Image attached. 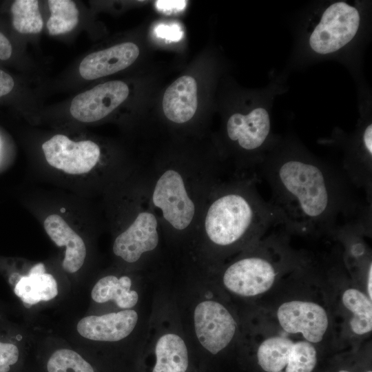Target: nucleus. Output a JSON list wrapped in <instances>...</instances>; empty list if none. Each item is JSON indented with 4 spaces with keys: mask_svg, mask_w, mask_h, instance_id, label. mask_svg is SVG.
<instances>
[{
    "mask_svg": "<svg viewBox=\"0 0 372 372\" xmlns=\"http://www.w3.org/2000/svg\"><path fill=\"white\" fill-rule=\"evenodd\" d=\"M258 176L269 185V201L287 233L333 234L342 218H355L366 205L355 196L342 169L307 156H265Z\"/></svg>",
    "mask_w": 372,
    "mask_h": 372,
    "instance_id": "nucleus-1",
    "label": "nucleus"
},
{
    "mask_svg": "<svg viewBox=\"0 0 372 372\" xmlns=\"http://www.w3.org/2000/svg\"><path fill=\"white\" fill-rule=\"evenodd\" d=\"M255 180L231 176L211 191L196 230L213 247L232 249L252 245L273 226L277 210L260 195Z\"/></svg>",
    "mask_w": 372,
    "mask_h": 372,
    "instance_id": "nucleus-2",
    "label": "nucleus"
},
{
    "mask_svg": "<svg viewBox=\"0 0 372 372\" xmlns=\"http://www.w3.org/2000/svg\"><path fill=\"white\" fill-rule=\"evenodd\" d=\"M216 164L171 161L158 164L146 174L150 203L162 231L195 234L206 200L220 182Z\"/></svg>",
    "mask_w": 372,
    "mask_h": 372,
    "instance_id": "nucleus-3",
    "label": "nucleus"
},
{
    "mask_svg": "<svg viewBox=\"0 0 372 372\" xmlns=\"http://www.w3.org/2000/svg\"><path fill=\"white\" fill-rule=\"evenodd\" d=\"M123 202L112 251L123 261L133 264L157 249L163 231L150 203L145 176L136 179Z\"/></svg>",
    "mask_w": 372,
    "mask_h": 372,
    "instance_id": "nucleus-4",
    "label": "nucleus"
},
{
    "mask_svg": "<svg viewBox=\"0 0 372 372\" xmlns=\"http://www.w3.org/2000/svg\"><path fill=\"white\" fill-rule=\"evenodd\" d=\"M273 234L256 242V248L229 264L223 275V282L231 292L244 297L260 295L274 284L280 267L289 262L286 249L287 235Z\"/></svg>",
    "mask_w": 372,
    "mask_h": 372,
    "instance_id": "nucleus-5",
    "label": "nucleus"
},
{
    "mask_svg": "<svg viewBox=\"0 0 372 372\" xmlns=\"http://www.w3.org/2000/svg\"><path fill=\"white\" fill-rule=\"evenodd\" d=\"M360 24L356 8L345 2L331 5L309 38L311 48L320 54L334 52L347 44L355 35Z\"/></svg>",
    "mask_w": 372,
    "mask_h": 372,
    "instance_id": "nucleus-6",
    "label": "nucleus"
},
{
    "mask_svg": "<svg viewBox=\"0 0 372 372\" xmlns=\"http://www.w3.org/2000/svg\"><path fill=\"white\" fill-rule=\"evenodd\" d=\"M47 163L65 174L78 175L92 172L101 160L100 147L92 141H74L56 134L42 144Z\"/></svg>",
    "mask_w": 372,
    "mask_h": 372,
    "instance_id": "nucleus-7",
    "label": "nucleus"
},
{
    "mask_svg": "<svg viewBox=\"0 0 372 372\" xmlns=\"http://www.w3.org/2000/svg\"><path fill=\"white\" fill-rule=\"evenodd\" d=\"M270 127L269 114L262 107L256 108L246 115L240 113L233 114L226 123L227 136L230 141L236 143L241 152L248 154L249 175L258 182L259 180L251 171L249 154H251L252 165L258 175L262 162L256 154L259 153L260 155L259 150L264 146L269 136Z\"/></svg>",
    "mask_w": 372,
    "mask_h": 372,
    "instance_id": "nucleus-8",
    "label": "nucleus"
},
{
    "mask_svg": "<svg viewBox=\"0 0 372 372\" xmlns=\"http://www.w3.org/2000/svg\"><path fill=\"white\" fill-rule=\"evenodd\" d=\"M194 321L199 342L212 354L225 349L236 331V322L230 312L214 300L203 301L196 307Z\"/></svg>",
    "mask_w": 372,
    "mask_h": 372,
    "instance_id": "nucleus-9",
    "label": "nucleus"
},
{
    "mask_svg": "<svg viewBox=\"0 0 372 372\" xmlns=\"http://www.w3.org/2000/svg\"><path fill=\"white\" fill-rule=\"evenodd\" d=\"M129 87L121 81H111L76 95L72 101L70 112L83 123L99 121L119 106L127 98Z\"/></svg>",
    "mask_w": 372,
    "mask_h": 372,
    "instance_id": "nucleus-10",
    "label": "nucleus"
},
{
    "mask_svg": "<svg viewBox=\"0 0 372 372\" xmlns=\"http://www.w3.org/2000/svg\"><path fill=\"white\" fill-rule=\"evenodd\" d=\"M277 318L280 327L287 333H301L310 343L322 341L329 325L325 309L320 304L309 301L284 302L278 309Z\"/></svg>",
    "mask_w": 372,
    "mask_h": 372,
    "instance_id": "nucleus-11",
    "label": "nucleus"
},
{
    "mask_svg": "<svg viewBox=\"0 0 372 372\" xmlns=\"http://www.w3.org/2000/svg\"><path fill=\"white\" fill-rule=\"evenodd\" d=\"M138 314L132 309L101 316H87L77 323L76 330L83 338L100 342H116L127 337L135 328Z\"/></svg>",
    "mask_w": 372,
    "mask_h": 372,
    "instance_id": "nucleus-12",
    "label": "nucleus"
},
{
    "mask_svg": "<svg viewBox=\"0 0 372 372\" xmlns=\"http://www.w3.org/2000/svg\"><path fill=\"white\" fill-rule=\"evenodd\" d=\"M138 55L136 44L122 43L86 56L80 63L79 73L86 80L105 76L127 68Z\"/></svg>",
    "mask_w": 372,
    "mask_h": 372,
    "instance_id": "nucleus-13",
    "label": "nucleus"
},
{
    "mask_svg": "<svg viewBox=\"0 0 372 372\" xmlns=\"http://www.w3.org/2000/svg\"><path fill=\"white\" fill-rule=\"evenodd\" d=\"M6 275L14 293L25 306L51 300L58 295L56 280L45 273L42 263L34 265L28 275L13 270H6Z\"/></svg>",
    "mask_w": 372,
    "mask_h": 372,
    "instance_id": "nucleus-14",
    "label": "nucleus"
},
{
    "mask_svg": "<svg viewBox=\"0 0 372 372\" xmlns=\"http://www.w3.org/2000/svg\"><path fill=\"white\" fill-rule=\"evenodd\" d=\"M43 227L50 239L58 246L65 247L62 268L69 273H74L83 265L87 250L83 238L60 215H48L43 221Z\"/></svg>",
    "mask_w": 372,
    "mask_h": 372,
    "instance_id": "nucleus-15",
    "label": "nucleus"
},
{
    "mask_svg": "<svg viewBox=\"0 0 372 372\" xmlns=\"http://www.w3.org/2000/svg\"><path fill=\"white\" fill-rule=\"evenodd\" d=\"M198 106L197 83L189 75L179 77L165 90L163 110L166 118L176 124H183L194 116Z\"/></svg>",
    "mask_w": 372,
    "mask_h": 372,
    "instance_id": "nucleus-16",
    "label": "nucleus"
},
{
    "mask_svg": "<svg viewBox=\"0 0 372 372\" xmlns=\"http://www.w3.org/2000/svg\"><path fill=\"white\" fill-rule=\"evenodd\" d=\"M132 280L127 276L120 278L114 275H107L99 279L91 291L92 300L98 303L113 300L122 309H129L134 307L138 295L131 289Z\"/></svg>",
    "mask_w": 372,
    "mask_h": 372,
    "instance_id": "nucleus-17",
    "label": "nucleus"
},
{
    "mask_svg": "<svg viewBox=\"0 0 372 372\" xmlns=\"http://www.w3.org/2000/svg\"><path fill=\"white\" fill-rule=\"evenodd\" d=\"M156 364L152 372H185L188 353L184 340L174 333L162 335L155 347Z\"/></svg>",
    "mask_w": 372,
    "mask_h": 372,
    "instance_id": "nucleus-18",
    "label": "nucleus"
},
{
    "mask_svg": "<svg viewBox=\"0 0 372 372\" xmlns=\"http://www.w3.org/2000/svg\"><path fill=\"white\" fill-rule=\"evenodd\" d=\"M342 300L344 306L353 314L350 320L352 331L357 335H364L371 331V300L361 291L349 288L343 293Z\"/></svg>",
    "mask_w": 372,
    "mask_h": 372,
    "instance_id": "nucleus-19",
    "label": "nucleus"
},
{
    "mask_svg": "<svg viewBox=\"0 0 372 372\" xmlns=\"http://www.w3.org/2000/svg\"><path fill=\"white\" fill-rule=\"evenodd\" d=\"M293 342L282 336L265 340L257 351L260 367L266 372H280L287 364Z\"/></svg>",
    "mask_w": 372,
    "mask_h": 372,
    "instance_id": "nucleus-20",
    "label": "nucleus"
},
{
    "mask_svg": "<svg viewBox=\"0 0 372 372\" xmlns=\"http://www.w3.org/2000/svg\"><path fill=\"white\" fill-rule=\"evenodd\" d=\"M50 17L47 28L50 35L65 34L72 30L79 22V10L70 0H49Z\"/></svg>",
    "mask_w": 372,
    "mask_h": 372,
    "instance_id": "nucleus-21",
    "label": "nucleus"
},
{
    "mask_svg": "<svg viewBox=\"0 0 372 372\" xmlns=\"http://www.w3.org/2000/svg\"><path fill=\"white\" fill-rule=\"evenodd\" d=\"M12 25L21 34H37L41 31L43 20L37 0H16L11 6Z\"/></svg>",
    "mask_w": 372,
    "mask_h": 372,
    "instance_id": "nucleus-22",
    "label": "nucleus"
},
{
    "mask_svg": "<svg viewBox=\"0 0 372 372\" xmlns=\"http://www.w3.org/2000/svg\"><path fill=\"white\" fill-rule=\"evenodd\" d=\"M47 370L48 372H94L89 362L69 349L55 351L47 362Z\"/></svg>",
    "mask_w": 372,
    "mask_h": 372,
    "instance_id": "nucleus-23",
    "label": "nucleus"
},
{
    "mask_svg": "<svg viewBox=\"0 0 372 372\" xmlns=\"http://www.w3.org/2000/svg\"><path fill=\"white\" fill-rule=\"evenodd\" d=\"M316 364V350L307 341L293 342L285 372H312Z\"/></svg>",
    "mask_w": 372,
    "mask_h": 372,
    "instance_id": "nucleus-24",
    "label": "nucleus"
},
{
    "mask_svg": "<svg viewBox=\"0 0 372 372\" xmlns=\"http://www.w3.org/2000/svg\"><path fill=\"white\" fill-rule=\"evenodd\" d=\"M11 335L0 332V372H9L19 358V348Z\"/></svg>",
    "mask_w": 372,
    "mask_h": 372,
    "instance_id": "nucleus-25",
    "label": "nucleus"
},
{
    "mask_svg": "<svg viewBox=\"0 0 372 372\" xmlns=\"http://www.w3.org/2000/svg\"><path fill=\"white\" fill-rule=\"evenodd\" d=\"M14 81L10 75L0 70V97L10 93L14 87Z\"/></svg>",
    "mask_w": 372,
    "mask_h": 372,
    "instance_id": "nucleus-26",
    "label": "nucleus"
},
{
    "mask_svg": "<svg viewBox=\"0 0 372 372\" xmlns=\"http://www.w3.org/2000/svg\"><path fill=\"white\" fill-rule=\"evenodd\" d=\"M12 48L9 40L0 32V60H7L12 54Z\"/></svg>",
    "mask_w": 372,
    "mask_h": 372,
    "instance_id": "nucleus-27",
    "label": "nucleus"
},
{
    "mask_svg": "<svg viewBox=\"0 0 372 372\" xmlns=\"http://www.w3.org/2000/svg\"><path fill=\"white\" fill-rule=\"evenodd\" d=\"M158 8L169 10L174 8L181 9L185 6V1H156Z\"/></svg>",
    "mask_w": 372,
    "mask_h": 372,
    "instance_id": "nucleus-28",
    "label": "nucleus"
},
{
    "mask_svg": "<svg viewBox=\"0 0 372 372\" xmlns=\"http://www.w3.org/2000/svg\"><path fill=\"white\" fill-rule=\"evenodd\" d=\"M372 263H371L368 267V271H367V291H368V295H369V298L371 300L372 299V285H371V282H372Z\"/></svg>",
    "mask_w": 372,
    "mask_h": 372,
    "instance_id": "nucleus-29",
    "label": "nucleus"
},
{
    "mask_svg": "<svg viewBox=\"0 0 372 372\" xmlns=\"http://www.w3.org/2000/svg\"><path fill=\"white\" fill-rule=\"evenodd\" d=\"M339 372H350V371H346V370H341V371H340ZM366 372H372V371H366Z\"/></svg>",
    "mask_w": 372,
    "mask_h": 372,
    "instance_id": "nucleus-30",
    "label": "nucleus"
}]
</instances>
